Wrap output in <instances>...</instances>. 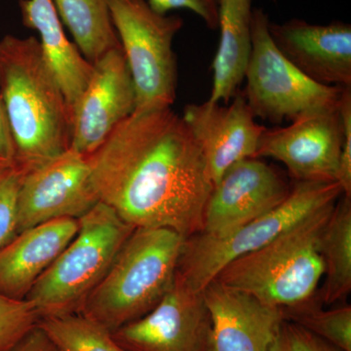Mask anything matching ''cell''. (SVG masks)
I'll use <instances>...</instances> for the list:
<instances>
[{
    "label": "cell",
    "instance_id": "6da1fadb",
    "mask_svg": "<svg viewBox=\"0 0 351 351\" xmlns=\"http://www.w3.org/2000/svg\"><path fill=\"white\" fill-rule=\"evenodd\" d=\"M89 158L99 199L127 223L202 230L213 182L199 147L172 108L134 112Z\"/></svg>",
    "mask_w": 351,
    "mask_h": 351
},
{
    "label": "cell",
    "instance_id": "7a4b0ae2",
    "mask_svg": "<svg viewBox=\"0 0 351 351\" xmlns=\"http://www.w3.org/2000/svg\"><path fill=\"white\" fill-rule=\"evenodd\" d=\"M0 96L21 169L27 172L69 149L71 110L38 38L0 39Z\"/></svg>",
    "mask_w": 351,
    "mask_h": 351
},
{
    "label": "cell",
    "instance_id": "3957f363",
    "mask_svg": "<svg viewBox=\"0 0 351 351\" xmlns=\"http://www.w3.org/2000/svg\"><path fill=\"white\" fill-rule=\"evenodd\" d=\"M184 242L169 228H135L80 313L112 332L149 313L174 282Z\"/></svg>",
    "mask_w": 351,
    "mask_h": 351
},
{
    "label": "cell",
    "instance_id": "277c9868",
    "mask_svg": "<svg viewBox=\"0 0 351 351\" xmlns=\"http://www.w3.org/2000/svg\"><path fill=\"white\" fill-rule=\"evenodd\" d=\"M336 203L228 263L213 280L281 309L313 299L324 276L321 235Z\"/></svg>",
    "mask_w": 351,
    "mask_h": 351
},
{
    "label": "cell",
    "instance_id": "5b68a950",
    "mask_svg": "<svg viewBox=\"0 0 351 351\" xmlns=\"http://www.w3.org/2000/svg\"><path fill=\"white\" fill-rule=\"evenodd\" d=\"M78 226L75 239L25 299L38 311L39 319L80 313L135 230L101 201L78 219Z\"/></svg>",
    "mask_w": 351,
    "mask_h": 351
},
{
    "label": "cell",
    "instance_id": "8992f818",
    "mask_svg": "<svg viewBox=\"0 0 351 351\" xmlns=\"http://www.w3.org/2000/svg\"><path fill=\"white\" fill-rule=\"evenodd\" d=\"M341 195L337 182H295L271 211L221 235L197 233L186 239L178 274L189 287L202 292L228 263L262 248Z\"/></svg>",
    "mask_w": 351,
    "mask_h": 351
},
{
    "label": "cell",
    "instance_id": "52a82bcc",
    "mask_svg": "<svg viewBox=\"0 0 351 351\" xmlns=\"http://www.w3.org/2000/svg\"><path fill=\"white\" fill-rule=\"evenodd\" d=\"M136 91L134 112L172 108L178 66L173 41L184 20L152 10L147 0H108Z\"/></svg>",
    "mask_w": 351,
    "mask_h": 351
},
{
    "label": "cell",
    "instance_id": "ba28073f",
    "mask_svg": "<svg viewBox=\"0 0 351 351\" xmlns=\"http://www.w3.org/2000/svg\"><path fill=\"white\" fill-rule=\"evenodd\" d=\"M269 22L263 8H254L243 93L254 115L281 124L309 113L338 108L346 87L314 82L293 66L274 45Z\"/></svg>",
    "mask_w": 351,
    "mask_h": 351
},
{
    "label": "cell",
    "instance_id": "9c48e42d",
    "mask_svg": "<svg viewBox=\"0 0 351 351\" xmlns=\"http://www.w3.org/2000/svg\"><path fill=\"white\" fill-rule=\"evenodd\" d=\"M98 202L89 158L66 149L23 176L17 233L53 219H78Z\"/></svg>",
    "mask_w": 351,
    "mask_h": 351
},
{
    "label": "cell",
    "instance_id": "30bf717a",
    "mask_svg": "<svg viewBox=\"0 0 351 351\" xmlns=\"http://www.w3.org/2000/svg\"><path fill=\"white\" fill-rule=\"evenodd\" d=\"M136 110V91L121 46L93 63V73L71 114L69 149L90 156Z\"/></svg>",
    "mask_w": 351,
    "mask_h": 351
},
{
    "label": "cell",
    "instance_id": "8fae6325",
    "mask_svg": "<svg viewBox=\"0 0 351 351\" xmlns=\"http://www.w3.org/2000/svg\"><path fill=\"white\" fill-rule=\"evenodd\" d=\"M211 318L202 292L176 274L161 301L143 317L112 332L127 351H208Z\"/></svg>",
    "mask_w": 351,
    "mask_h": 351
},
{
    "label": "cell",
    "instance_id": "7c38bea8",
    "mask_svg": "<svg viewBox=\"0 0 351 351\" xmlns=\"http://www.w3.org/2000/svg\"><path fill=\"white\" fill-rule=\"evenodd\" d=\"M343 140L339 108L309 113L290 125L265 128L256 158L280 161L295 182H336Z\"/></svg>",
    "mask_w": 351,
    "mask_h": 351
},
{
    "label": "cell",
    "instance_id": "4fadbf2b",
    "mask_svg": "<svg viewBox=\"0 0 351 351\" xmlns=\"http://www.w3.org/2000/svg\"><path fill=\"white\" fill-rule=\"evenodd\" d=\"M291 189L276 168L258 158L232 164L214 184L200 233L221 235L235 230L280 205Z\"/></svg>",
    "mask_w": 351,
    "mask_h": 351
},
{
    "label": "cell",
    "instance_id": "5bb4252c",
    "mask_svg": "<svg viewBox=\"0 0 351 351\" xmlns=\"http://www.w3.org/2000/svg\"><path fill=\"white\" fill-rule=\"evenodd\" d=\"M206 162L213 184L232 164L256 158L265 127L256 117L244 94L237 92L232 104H191L182 115Z\"/></svg>",
    "mask_w": 351,
    "mask_h": 351
},
{
    "label": "cell",
    "instance_id": "9a60e30c",
    "mask_svg": "<svg viewBox=\"0 0 351 351\" xmlns=\"http://www.w3.org/2000/svg\"><path fill=\"white\" fill-rule=\"evenodd\" d=\"M277 49L309 80L327 86H351V25L336 21L314 25L301 19L269 22Z\"/></svg>",
    "mask_w": 351,
    "mask_h": 351
},
{
    "label": "cell",
    "instance_id": "2e32d148",
    "mask_svg": "<svg viewBox=\"0 0 351 351\" xmlns=\"http://www.w3.org/2000/svg\"><path fill=\"white\" fill-rule=\"evenodd\" d=\"M203 297L211 318L208 351H269L284 320L282 309L216 280Z\"/></svg>",
    "mask_w": 351,
    "mask_h": 351
},
{
    "label": "cell",
    "instance_id": "e0dca14e",
    "mask_svg": "<svg viewBox=\"0 0 351 351\" xmlns=\"http://www.w3.org/2000/svg\"><path fill=\"white\" fill-rule=\"evenodd\" d=\"M78 219L62 218L18 232L0 248V293L25 300L34 284L75 239Z\"/></svg>",
    "mask_w": 351,
    "mask_h": 351
},
{
    "label": "cell",
    "instance_id": "ac0fdd59",
    "mask_svg": "<svg viewBox=\"0 0 351 351\" xmlns=\"http://www.w3.org/2000/svg\"><path fill=\"white\" fill-rule=\"evenodd\" d=\"M19 5L23 24L40 36L38 41L44 59L54 73L71 113L91 78L93 64L66 38L52 0H19Z\"/></svg>",
    "mask_w": 351,
    "mask_h": 351
},
{
    "label": "cell",
    "instance_id": "d6986e66",
    "mask_svg": "<svg viewBox=\"0 0 351 351\" xmlns=\"http://www.w3.org/2000/svg\"><path fill=\"white\" fill-rule=\"evenodd\" d=\"M253 10V0H219V41L212 64L210 103L228 104L243 82L252 48Z\"/></svg>",
    "mask_w": 351,
    "mask_h": 351
},
{
    "label": "cell",
    "instance_id": "ffe728a7",
    "mask_svg": "<svg viewBox=\"0 0 351 351\" xmlns=\"http://www.w3.org/2000/svg\"><path fill=\"white\" fill-rule=\"evenodd\" d=\"M325 282L320 301L332 304L351 291V197L343 195L332 209L320 239Z\"/></svg>",
    "mask_w": 351,
    "mask_h": 351
},
{
    "label": "cell",
    "instance_id": "44dd1931",
    "mask_svg": "<svg viewBox=\"0 0 351 351\" xmlns=\"http://www.w3.org/2000/svg\"><path fill=\"white\" fill-rule=\"evenodd\" d=\"M62 23L73 34L85 59L93 64L105 53L119 47L108 0H52Z\"/></svg>",
    "mask_w": 351,
    "mask_h": 351
},
{
    "label": "cell",
    "instance_id": "7402d4cb",
    "mask_svg": "<svg viewBox=\"0 0 351 351\" xmlns=\"http://www.w3.org/2000/svg\"><path fill=\"white\" fill-rule=\"evenodd\" d=\"M38 325L63 351H127L112 332L80 313L40 318Z\"/></svg>",
    "mask_w": 351,
    "mask_h": 351
},
{
    "label": "cell",
    "instance_id": "603a6c76",
    "mask_svg": "<svg viewBox=\"0 0 351 351\" xmlns=\"http://www.w3.org/2000/svg\"><path fill=\"white\" fill-rule=\"evenodd\" d=\"M284 319L291 321L343 351H351V306L322 309L313 299L298 306L282 308Z\"/></svg>",
    "mask_w": 351,
    "mask_h": 351
},
{
    "label": "cell",
    "instance_id": "cb8c5ba5",
    "mask_svg": "<svg viewBox=\"0 0 351 351\" xmlns=\"http://www.w3.org/2000/svg\"><path fill=\"white\" fill-rule=\"evenodd\" d=\"M38 311L27 300H16L0 293V351H10L38 325Z\"/></svg>",
    "mask_w": 351,
    "mask_h": 351
},
{
    "label": "cell",
    "instance_id": "d4e9b609",
    "mask_svg": "<svg viewBox=\"0 0 351 351\" xmlns=\"http://www.w3.org/2000/svg\"><path fill=\"white\" fill-rule=\"evenodd\" d=\"M25 173L16 164L0 167V248L17 234L18 193Z\"/></svg>",
    "mask_w": 351,
    "mask_h": 351
},
{
    "label": "cell",
    "instance_id": "484cf974",
    "mask_svg": "<svg viewBox=\"0 0 351 351\" xmlns=\"http://www.w3.org/2000/svg\"><path fill=\"white\" fill-rule=\"evenodd\" d=\"M269 351H343L291 321L283 320Z\"/></svg>",
    "mask_w": 351,
    "mask_h": 351
},
{
    "label": "cell",
    "instance_id": "4316f807",
    "mask_svg": "<svg viewBox=\"0 0 351 351\" xmlns=\"http://www.w3.org/2000/svg\"><path fill=\"white\" fill-rule=\"evenodd\" d=\"M343 123V140L339 156L336 182L343 195L351 197V86L346 87L339 107Z\"/></svg>",
    "mask_w": 351,
    "mask_h": 351
},
{
    "label": "cell",
    "instance_id": "83f0119b",
    "mask_svg": "<svg viewBox=\"0 0 351 351\" xmlns=\"http://www.w3.org/2000/svg\"><path fill=\"white\" fill-rule=\"evenodd\" d=\"M152 10L167 15L171 11L186 9L196 14L208 29H218L219 0H147Z\"/></svg>",
    "mask_w": 351,
    "mask_h": 351
},
{
    "label": "cell",
    "instance_id": "f1b7e54d",
    "mask_svg": "<svg viewBox=\"0 0 351 351\" xmlns=\"http://www.w3.org/2000/svg\"><path fill=\"white\" fill-rule=\"evenodd\" d=\"M15 145L7 119L5 110L0 96V167L15 164Z\"/></svg>",
    "mask_w": 351,
    "mask_h": 351
},
{
    "label": "cell",
    "instance_id": "f546056e",
    "mask_svg": "<svg viewBox=\"0 0 351 351\" xmlns=\"http://www.w3.org/2000/svg\"><path fill=\"white\" fill-rule=\"evenodd\" d=\"M10 351H63L36 325Z\"/></svg>",
    "mask_w": 351,
    "mask_h": 351
},
{
    "label": "cell",
    "instance_id": "4dcf8cb0",
    "mask_svg": "<svg viewBox=\"0 0 351 351\" xmlns=\"http://www.w3.org/2000/svg\"><path fill=\"white\" fill-rule=\"evenodd\" d=\"M272 1H276V0H272Z\"/></svg>",
    "mask_w": 351,
    "mask_h": 351
}]
</instances>
